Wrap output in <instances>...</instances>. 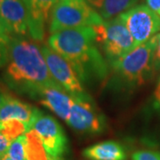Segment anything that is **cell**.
Returning <instances> with one entry per match:
<instances>
[{"instance_id": "cell-24", "label": "cell", "mask_w": 160, "mask_h": 160, "mask_svg": "<svg viewBox=\"0 0 160 160\" xmlns=\"http://www.w3.org/2000/svg\"><path fill=\"white\" fill-rule=\"evenodd\" d=\"M155 99H156V102L160 107V79L158 81V85L156 88L155 91Z\"/></svg>"}, {"instance_id": "cell-25", "label": "cell", "mask_w": 160, "mask_h": 160, "mask_svg": "<svg viewBox=\"0 0 160 160\" xmlns=\"http://www.w3.org/2000/svg\"><path fill=\"white\" fill-rule=\"evenodd\" d=\"M6 95H7V94H6V92H4L0 89V106H1L2 102H4V100H5V98H6Z\"/></svg>"}, {"instance_id": "cell-8", "label": "cell", "mask_w": 160, "mask_h": 160, "mask_svg": "<svg viewBox=\"0 0 160 160\" xmlns=\"http://www.w3.org/2000/svg\"><path fill=\"white\" fill-rule=\"evenodd\" d=\"M29 130H34L39 136L49 158H62L68 150V139L62 127L52 117L40 111Z\"/></svg>"}, {"instance_id": "cell-1", "label": "cell", "mask_w": 160, "mask_h": 160, "mask_svg": "<svg viewBox=\"0 0 160 160\" xmlns=\"http://www.w3.org/2000/svg\"><path fill=\"white\" fill-rule=\"evenodd\" d=\"M6 79L13 89L34 96L44 87L58 85L49 72L41 48L24 37L10 38Z\"/></svg>"}, {"instance_id": "cell-13", "label": "cell", "mask_w": 160, "mask_h": 160, "mask_svg": "<svg viewBox=\"0 0 160 160\" xmlns=\"http://www.w3.org/2000/svg\"><path fill=\"white\" fill-rule=\"evenodd\" d=\"M39 112L38 109L7 94L0 106V123L8 120H18L25 124L29 131Z\"/></svg>"}, {"instance_id": "cell-23", "label": "cell", "mask_w": 160, "mask_h": 160, "mask_svg": "<svg viewBox=\"0 0 160 160\" xmlns=\"http://www.w3.org/2000/svg\"><path fill=\"white\" fill-rule=\"evenodd\" d=\"M149 8L160 16V0H146Z\"/></svg>"}, {"instance_id": "cell-17", "label": "cell", "mask_w": 160, "mask_h": 160, "mask_svg": "<svg viewBox=\"0 0 160 160\" xmlns=\"http://www.w3.org/2000/svg\"><path fill=\"white\" fill-rule=\"evenodd\" d=\"M28 131L26 125L18 120H8L0 123V132L6 135L10 142H12L15 139L25 134Z\"/></svg>"}, {"instance_id": "cell-19", "label": "cell", "mask_w": 160, "mask_h": 160, "mask_svg": "<svg viewBox=\"0 0 160 160\" xmlns=\"http://www.w3.org/2000/svg\"><path fill=\"white\" fill-rule=\"evenodd\" d=\"M132 160H160V152L153 150H140L134 152Z\"/></svg>"}, {"instance_id": "cell-3", "label": "cell", "mask_w": 160, "mask_h": 160, "mask_svg": "<svg viewBox=\"0 0 160 160\" xmlns=\"http://www.w3.org/2000/svg\"><path fill=\"white\" fill-rule=\"evenodd\" d=\"M158 34L138 46L124 57L112 62L114 69L123 79L133 85H142L155 71L153 57Z\"/></svg>"}, {"instance_id": "cell-26", "label": "cell", "mask_w": 160, "mask_h": 160, "mask_svg": "<svg viewBox=\"0 0 160 160\" xmlns=\"http://www.w3.org/2000/svg\"><path fill=\"white\" fill-rule=\"evenodd\" d=\"M1 160H13V159H12V158H9V157L6 155V156H5V157H4V158H2Z\"/></svg>"}, {"instance_id": "cell-2", "label": "cell", "mask_w": 160, "mask_h": 160, "mask_svg": "<svg viewBox=\"0 0 160 160\" xmlns=\"http://www.w3.org/2000/svg\"><path fill=\"white\" fill-rule=\"evenodd\" d=\"M97 45L92 27L62 29L48 38V46L73 66L83 82L92 77L103 78L107 74V65Z\"/></svg>"}, {"instance_id": "cell-16", "label": "cell", "mask_w": 160, "mask_h": 160, "mask_svg": "<svg viewBox=\"0 0 160 160\" xmlns=\"http://www.w3.org/2000/svg\"><path fill=\"white\" fill-rule=\"evenodd\" d=\"M26 135L28 139L27 153L29 160H49L37 132L34 130H29L26 132Z\"/></svg>"}, {"instance_id": "cell-10", "label": "cell", "mask_w": 160, "mask_h": 160, "mask_svg": "<svg viewBox=\"0 0 160 160\" xmlns=\"http://www.w3.org/2000/svg\"><path fill=\"white\" fill-rule=\"evenodd\" d=\"M0 23L10 38L29 35V14L23 0H4L0 7Z\"/></svg>"}, {"instance_id": "cell-7", "label": "cell", "mask_w": 160, "mask_h": 160, "mask_svg": "<svg viewBox=\"0 0 160 160\" xmlns=\"http://www.w3.org/2000/svg\"><path fill=\"white\" fill-rule=\"evenodd\" d=\"M118 16L131 33L136 47L160 32V16L148 6H133Z\"/></svg>"}, {"instance_id": "cell-15", "label": "cell", "mask_w": 160, "mask_h": 160, "mask_svg": "<svg viewBox=\"0 0 160 160\" xmlns=\"http://www.w3.org/2000/svg\"><path fill=\"white\" fill-rule=\"evenodd\" d=\"M139 0H101L99 7L100 15L109 21L135 6Z\"/></svg>"}, {"instance_id": "cell-9", "label": "cell", "mask_w": 160, "mask_h": 160, "mask_svg": "<svg viewBox=\"0 0 160 160\" xmlns=\"http://www.w3.org/2000/svg\"><path fill=\"white\" fill-rule=\"evenodd\" d=\"M66 122L81 132L97 133L104 129V120L92 105L91 98L73 97V104Z\"/></svg>"}, {"instance_id": "cell-27", "label": "cell", "mask_w": 160, "mask_h": 160, "mask_svg": "<svg viewBox=\"0 0 160 160\" xmlns=\"http://www.w3.org/2000/svg\"><path fill=\"white\" fill-rule=\"evenodd\" d=\"M3 2H4V0H0V7H1V6H2Z\"/></svg>"}, {"instance_id": "cell-18", "label": "cell", "mask_w": 160, "mask_h": 160, "mask_svg": "<svg viewBox=\"0 0 160 160\" xmlns=\"http://www.w3.org/2000/svg\"><path fill=\"white\" fill-rule=\"evenodd\" d=\"M27 144L28 139L25 133L11 142L6 155L13 160H29L27 153Z\"/></svg>"}, {"instance_id": "cell-6", "label": "cell", "mask_w": 160, "mask_h": 160, "mask_svg": "<svg viewBox=\"0 0 160 160\" xmlns=\"http://www.w3.org/2000/svg\"><path fill=\"white\" fill-rule=\"evenodd\" d=\"M49 72L54 81L72 97L89 98L83 88L82 81L73 66L58 52L48 46H41Z\"/></svg>"}, {"instance_id": "cell-12", "label": "cell", "mask_w": 160, "mask_h": 160, "mask_svg": "<svg viewBox=\"0 0 160 160\" xmlns=\"http://www.w3.org/2000/svg\"><path fill=\"white\" fill-rule=\"evenodd\" d=\"M40 103L54 112L62 119L67 121L73 104V97L59 85L41 89L38 95Z\"/></svg>"}, {"instance_id": "cell-5", "label": "cell", "mask_w": 160, "mask_h": 160, "mask_svg": "<svg viewBox=\"0 0 160 160\" xmlns=\"http://www.w3.org/2000/svg\"><path fill=\"white\" fill-rule=\"evenodd\" d=\"M92 28L96 33L97 44L102 46L111 62L124 57L136 48L133 38L119 16Z\"/></svg>"}, {"instance_id": "cell-11", "label": "cell", "mask_w": 160, "mask_h": 160, "mask_svg": "<svg viewBox=\"0 0 160 160\" xmlns=\"http://www.w3.org/2000/svg\"><path fill=\"white\" fill-rule=\"evenodd\" d=\"M60 0H23L29 14V36L41 41L44 38L45 24L51 17L54 6Z\"/></svg>"}, {"instance_id": "cell-22", "label": "cell", "mask_w": 160, "mask_h": 160, "mask_svg": "<svg viewBox=\"0 0 160 160\" xmlns=\"http://www.w3.org/2000/svg\"><path fill=\"white\" fill-rule=\"evenodd\" d=\"M153 64H154L155 70L160 68V32L158 34V42H157L156 48H155Z\"/></svg>"}, {"instance_id": "cell-21", "label": "cell", "mask_w": 160, "mask_h": 160, "mask_svg": "<svg viewBox=\"0 0 160 160\" xmlns=\"http://www.w3.org/2000/svg\"><path fill=\"white\" fill-rule=\"evenodd\" d=\"M10 144L11 142L6 137V135L2 132H0V160L6 156Z\"/></svg>"}, {"instance_id": "cell-20", "label": "cell", "mask_w": 160, "mask_h": 160, "mask_svg": "<svg viewBox=\"0 0 160 160\" xmlns=\"http://www.w3.org/2000/svg\"><path fill=\"white\" fill-rule=\"evenodd\" d=\"M9 40H10V37L0 35V67H3L7 62Z\"/></svg>"}, {"instance_id": "cell-14", "label": "cell", "mask_w": 160, "mask_h": 160, "mask_svg": "<svg viewBox=\"0 0 160 160\" xmlns=\"http://www.w3.org/2000/svg\"><path fill=\"white\" fill-rule=\"evenodd\" d=\"M83 154L90 160H126L124 147L117 142L107 141L86 148Z\"/></svg>"}, {"instance_id": "cell-4", "label": "cell", "mask_w": 160, "mask_h": 160, "mask_svg": "<svg viewBox=\"0 0 160 160\" xmlns=\"http://www.w3.org/2000/svg\"><path fill=\"white\" fill-rule=\"evenodd\" d=\"M104 21L86 0H60L51 13L50 32L66 29L93 27Z\"/></svg>"}]
</instances>
